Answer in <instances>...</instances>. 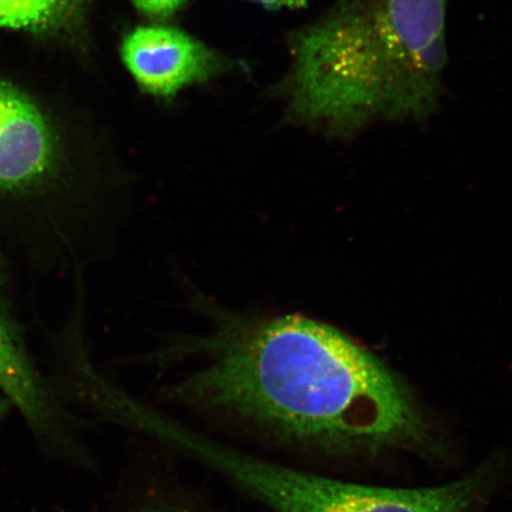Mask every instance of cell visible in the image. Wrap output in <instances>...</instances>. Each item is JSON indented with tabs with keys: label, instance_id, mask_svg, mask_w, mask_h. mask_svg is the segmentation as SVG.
<instances>
[{
	"label": "cell",
	"instance_id": "6da1fadb",
	"mask_svg": "<svg viewBox=\"0 0 512 512\" xmlns=\"http://www.w3.org/2000/svg\"><path fill=\"white\" fill-rule=\"evenodd\" d=\"M209 331L181 336L159 361H191L165 398L322 451L419 446L427 425L392 371L330 326L202 302Z\"/></svg>",
	"mask_w": 512,
	"mask_h": 512
},
{
	"label": "cell",
	"instance_id": "7a4b0ae2",
	"mask_svg": "<svg viewBox=\"0 0 512 512\" xmlns=\"http://www.w3.org/2000/svg\"><path fill=\"white\" fill-rule=\"evenodd\" d=\"M447 5L335 0L292 37L291 118L337 137L376 121L430 118L445 94Z\"/></svg>",
	"mask_w": 512,
	"mask_h": 512
},
{
	"label": "cell",
	"instance_id": "3957f363",
	"mask_svg": "<svg viewBox=\"0 0 512 512\" xmlns=\"http://www.w3.org/2000/svg\"><path fill=\"white\" fill-rule=\"evenodd\" d=\"M102 187L55 121L0 80V278L79 273Z\"/></svg>",
	"mask_w": 512,
	"mask_h": 512
},
{
	"label": "cell",
	"instance_id": "277c9868",
	"mask_svg": "<svg viewBox=\"0 0 512 512\" xmlns=\"http://www.w3.org/2000/svg\"><path fill=\"white\" fill-rule=\"evenodd\" d=\"M214 469L274 512H478L475 476L427 489L374 488L291 469L233 447L216 454Z\"/></svg>",
	"mask_w": 512,
	"mask_h": 512
},
{
	"label": "cell",
	"instance_id": "5b68a950",
	"mask_svg": "<svg viewBox=\"0 0 512 512\" xmlns=\"http://www.w3.org/2000/svg\"><path fill=\"white\" fill-rule=\"evenodd\" d=\"M120 53L137 85L158 98H171L213 78L224 67L214 50L187 32L163 25H143L128 32Z\"/></svg>",
	"mask_w": 512,
	"mask_h": 512
},
{
	"label": "cell",
	"instance_id": "8992f818",
	"mask_svg": "<svg viewBox=\"0 0 512 512\" xmlns=\"http://www.w3.org/2000/svg\"><path fill=\"white\" fill-rule=\"evenodd\" d=\"M8 288V281L0 278V392L21 412L32 431L48 437L57 430L59 411L32 358Z\"/></svg>",
	"mask_w": 512,
	"mask_h": 512
},
{
	"label": "cell",
	"instance_id": "52a82bcc",
	"mask_svg": "<svg viewBox=\"0 0 512 512\" xmlns=\"http://www.w3.org/2000/svg\"><path fill=\"white\" fill-rule=\"evenodd\" d=\"M88 0H0V29L48 34L67 29Z\"/></svg>",
	"mask_w": 512,
	"mask_h": 512
},
{
	"label": "cell",
	"instance_id": "ba28073f",
	"mask_svg": "<svg viewBox=\"0 0 512 512\" xmlns=\"http://www.w3.org/2000/svg\"><path fill=\"white\" fill-rule=\"evenodd\" d=\"M131 2L134 8L145 16L164 19L175 15L188 0H131Z\"/></svg>",
	"mask_w": 512,
	"mask_h": 512
},
{
	"label": "cell",
	"instance_id": "9c48e42d",
	"mask_svg": "<svg viewBox=\"0 0 512 512\" xmlns=\"http://www.w3.org/2000/svg\"><path fill=\"white\" fill-rule=\"evenodd\" d=\"M266 10L300 9L306 4V0H251Z\"/></svg>",
	"mask_w": 512,
	"mask_h": 512
},
{
	"label": "cell",
	"instance_id": "30bf717a",
	"mask_svg": "<svg viewBox=\"0 0 512 512\" xmlns=\"http://www.w3.org/2000/svg\"><path fill=\"white\" fill-rule=\"evenodd\" d=\"M137 512H195L188 505L171 504V503H158L149 505V507L140 509Z\"/></svg>",
	"mask_w": 512,
	"mask_h": 512
},
{
	"label": "cell",
	"instance_id": "8fae6325",
	"mask_svg": "<svg viewBox=\"0 0 512 512\" xmlns=\"http://www.w3.org/2000/svg\"><path fill=\"white\" fill-rule=\"evenodd\" d=\"M11 402L6 399V396L0 392V421L3 420L6 413L9 412V408H11Z\"/></svg>",
	"mask_w": 512,
	"mask_h": 512
}]
</instances>
